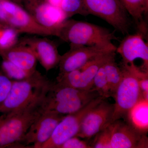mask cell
I'll use <instances>...</instances> for the list:
<instances>
[{
  "instance_id": "1",
  "label": "cell",
  "mask_w": 148,
  "mask_h": 148,
  "mask_svg": "<svg viewBox=\"0 0 148 148\" xmlns=\"http://www.w3.org/2000/svg\"><path fill=\"white\" fill-rule=\"evenodd\" d=\"M49 86L27 106L0 116V148H17L40 114L42 103Z\"/></svg>"
},
{
  "instance_id": "2",
  "label": "cell",
  "mask_w": 148,
  "mask_h": 148,
  "mask_svg": "<svg viewBox=\"0 0 148 148\" xmlns=\"http://www.w3.org/2000/svg\"><path fill=\"white\" fill-rule=\"evenodd\" d=\"M54 36L69 44L116 49L112 42L118 40L114 32L86 21L67 19L56 29Z\"/></svg>"
},
{
  "instance_id": "3",
  "label": "cell",
  "mask_w": 148,
  "mask_h": 148,
  "mask_svg": "<svg viewBox=\"0 0 148 148\" xmlns=\"http://www.w3.org/2000/svg\"><path fill=\"white\" fill-rule=\"evenodd\" d=\"M101 96L95 89L85 90L51 83L46 93L41 112L51 111L60 114H70L82 108L92 100Z\"/></svg>"
},
{
  "instance_id": "4",
  "label": "cell",
  "mask_w": 148,
  "mask_h": 148,
  "mask_svg": "<svg viewBox=\"0 0 148 148\" xmlns=\"http://www.w3.org/2000/svg\"><path fill=\"white\" fill-rule=\"evenodd\" d=\"M51 83L38 71L27 79L13 80L8 95L0 106V114L14 112L27 106L44 91Z\"/></svg>"
},
{
  "instance_id": "5",
  "label": "cell",
  "mask_w": 148,
  "mask_h": 148,
  "mask_svg": "<svg viewBox=\"0 0 148 148\" xmlns=\"http://www.w3.org/2000/svg\"><path fill=\"white\" fill-rule=\"evenodd\" d=\"M0 24L19 34L54 36L53 31L38 24L22 6L9 1L0 0Z\"/></svg>"
},
{
  "instance_id": "6",
  "label": "cell",
  "mask_w": 148,
  "mask_h": 148,
  "mask_svg": "<svg viewBox=\"0 0 148 148\" xmlns=\"http://www.w3.org/2000/svg\"><path fill=\"white\" fill-rule=\"evenodd\" d=\"M120 68L123 78L114 95L115 103L112 123L117 120L125 119L129 111L144 98L138 80L134 74L122 63Z\"/></svg>"
},
{
  "instance_id": "7",
  "label": "cell",
  "mask_w": 148,
  "mask_h": 148,
  "mask_svg": "<svg viewBox=\"0 0 148 148\" xmlns=\"http://www.w3.org/2000/svg\"><path fill=\"white\" fill-rule=\"evenodd\" d=\"M88 14L102 18L122 34H128L129 18L120 0H83Z\"/></svg>"
},
{
  "instance_id": "8",
  "label": "cell",
  "mask_w": 148,
  "mask_h": 148,
  "mask_svg": "<svg viewBox=\"0 0 148 148\" xmlns=\"http://www.w3.org/2000/svg\"><path fill=\"white\" fill-rule=\"evenodd\" d=\"M104 99L105 98L100 96L77 112L65 116L57 125L50 138L41 148H59L67 140L76 136L85 116Z\"/></svg>"
},
{
  "instance_id": "9",
  "label": "cell",
  "mask_w": 148,
  "mask_h": 148,
  "mask_svg": "<svg viewBox=\"0 0 148 148\" xmlns=\"http://www.w3.org/2000/svg\"><path fill=\"white\" fill-rule=\"evenodd\" d=\"M65 116L51 111L41 112L18 143L17 148H41Z\"/></svg>"
},
{
  "instance_id": "10",
  "label": "cell",
  "mask_w": 148,
  "mask_h": 148,
  "mask_svg": "<svg viewBox=\"0 0 148 148\" xmlns=\"http://www.w3.org/2000/svg\"><path fill=\"white\" fill-rule=\"evenodd\" d=\"M115 52L116 51H111L100 56L79 69L58 74L56 82L82 90L92 89L93 79L98 70Z\"/></svg>"
},
{
  "instance_id": "11",
  "label": "cell",
  "mask_w": 148,
  "mask_h": 148,
  "mask_svg": "<svg viewBox=\"0 0 148 148\" xmlns=\"http://www.w3.org/2000/svg\"><path fill=\"white\" fill-rule=\"evenodd\" d=\"M70 49L61 55L58 64L59 73H64L80 69L100 56L116 49L111 48L70 44Z\"/></svg>"
},
{
  "instance_id": "12",
  "label": "cell",
  "mask_w": 148,
  "mask_h": 148,
  "mask_svg": "<svg viewBox=\"0 0 148 148\" xmlns=\"http://www.w3.org/2000/svg\"><path fill=\"white\" fill-rule=\"evenodd\" d=\"M114 104L102 100L86 115L83 120L77 137L90 139L112 123Z\"/></svg>"
},
{
  "instance_id": "13",
  "label": "cell",
  "mask_w": 148,
  "mask_h": 148,
  "mask_svg": "<svg viewBox=\"0 0 148 148\" xmlns=\"http://www.w3.org/2000/svg\"><path fill=\"white\" fill-rule=\"evenodd\" d=\"M23 7L32 18L43 27L56 29L68 19L60 8L51 5L46 0H23Z\"/></svg>"
},
{
  "instance_id": "14",
  "label": "cell",
  "mask_w": 148,
  "mask_h": 148,
  "mask_svg": "<svg viewBox=\"0 0 148 148\" xmlns=\"http://www.w3.org/2000/svg\"><path fill=\"white\" fill-rule=\"evenodd\" d=\"M111 148H147V135L140 133L125 121L117 120L109 125Z\"/></svg>"
},
{
  "instance_id": "15",
  "label": "cell",
  "mask_w": 148,
  "mask_h": 148,
  "mask_svg": "<svg viewBox=\"0 0 148 148\" xmlns=\"http://www.w3.org/2000/svg\"><path fill=\"white\" fill-rule=\"evenodd\" d=\"M18 42L30 48L40 64L46 71L58 65L61 55L55 42L46 38L27 36L18 40Z\"/></svg>"
},
{
  "instance_id": "16",
  "label": "cell",
  "mask_w": 148,
  "mask_h": 148,
  "mask_svg": "<svg viewBox=\"0 0 148 148\" xmlns=\"http://www.w3.org/2000/svg\"><path fill=\"white\" fill-rule=\"evenodd\" d=\"M145 37L138 32L134 34H127L116 47V52L121 56L123 64H132L137 58L142 59L143 64L140 68L148 72V44L145 42Z\"/></svg>"
},
{
  "instance_id": "17",
  "label": "cell",
  "mask_w": 148,
  "mask_h": 148,
  "mask_svg": "<svg viewBox=\"0 0 148 148\" xmlns=\"http://www.w3.org/2000/svg\"><path fill=\"white\" fill-rule=\"evenodd\" d=\"M0 56L32 75L37 71V60L30 48L17 43L12 47L0 50Z\"/></svg>"
},
{
  "instance_id": "18",
  "label": "cell",
  "mask_w": 148,
  "mask_h": 148,
  "mask_svg": "<svg viewBox=\"0 0 148 148\" xmlns=\"http://www.w3.org/2000/svg\"><path fill=\"white\" fill-rule=\"evenodd\" d=\"M127 14L132 16L137 26L138 32L146 37L147 24L144 16L147 14L148 0H120Z\"/></svg>"
},
{
  "instance_id": "19",
  "label": "cell",
  "mask_w": 148,
  "mask_h": 148,
  "mask_svg": "<svg viewBox=\"0 0 148 148\" xmlns=\"http://www.w3.org/2000/svg\"><path fill=\"white\" fill-rule=\"evenodd\" d=\"M148 100L141 99L127 114L125 119L133 128L147 135L148 130Z\"/></svg>"
},
{
  "instance_id": "20",
  "label": "cell",
  "mask_w": 148,
  "mask_h": 148,
  "mask_svg": "<svg viewBox=\"0 0 148 148\" xmlns=\"http://www.w3.org/2000/svg\"><path fill=\"white\" fill-rule=\"evenodd\" d=\"M115 56L116 53H114L103 65L110 87L111 97L112 98L123 78L121 68L116 62Z\"/></svg>"
},
{
  "instance_id": "21",
  "label": "cell",
  "mask_w": 148,
  "mask_h": 148,
  "mask_svg": "<svg viewBox=\"0 0 148 148\" xmlns=\"http://www.w3.org/2000/svg\"><path fill=\"white\" fill-rule=\"evenodd\" d=\"M59 8L68 19L76 14L88 15L83 0H62Z\"/></svg>"
},
{
  "instance_id": "22",
  "label": "cell",
  "mask_w": 148,
  "mask_h": 148,
  "mask_svg": "<svg viewBox=\"0 0 148 148\" xmlns=\"http://www.w3.org/2000/svg\"><path fill=\"white\" fill-rule=\"evenodd\" d=\"M103 65L98 70L94 77L92 88L97 90L100 95L106 99L111 97V93Z\"/></svg>"
},
{
  "instance_id": "23",
  "label": "cell",
  "mask_w": 148,
  "mask_h": 148,
  "mask_svg": "<svg viewBox=\"0 0 148 148\" xmlns=\"http://www.w3.org/2000/svg\"><path fill=\"white\" fill-rule=\"evenodd\" d=\"M1 69L9 78L13 81L27 79L32 76L10 61L3 59L2 62Z\"/></svg>"
},
{
  "instance_id": "24",
  "label": "cell",
  "mask_w": 148,
  "mask_h": 148,
  "mask_svg": "<svg viewBox=\"0 0 148 148\" xmlns=\"http://www.w3.org/2000/svg\"><path fill=\"white\" fill-rule=\"evenodd\" d=\"M19 34L14 29L2 27L0 29V50L8 49L18 42Z\"/></svg>"
},
{
  "instance_id": "25",
  "label": "cell",
  "mask_w": 148,
  "mask_h": 148,
  "mask_svg": "<svg viewBox=\"0 0 148 148\" xmlns=\"http://www.w3.org/2000/svg\"><path fill=\"white\" fill-rule=\"evenodd\" d=\"M123 64L136 77L143 97L148 100V72L143 71L140 67L136 66L134 63L130 64Z\"/></svg>"
},
{
  "instance_id": "26",
  "label": "cell",
  "mask_w": 148,
  "mask_h": 148,
  "mask_svg": "<svg viewBox=\"0 0 148 148\" xmlns=\"http://www.w3.org/2000/svg\"><path fill=\"white\" fill-rule=\"evenodd\" d=\"M94 137L90 144L91 148H111L110 133L109 125Z\"/></svg>"
},
{
  "instance_id": "27",
  "label": "cell",
  "mask_w": 148,
  "mask_h": 148,
  "mask_svg": "<svg viewBox=\"0 0 148 148\" xmlns=\"http://www.w3.org/2000/svg\"><path fill=\"white\" fill-rule=\"evenodd\" d=\"M13 80L9 78L0 69V106L8 95Z\"/></svg>"
},
{
  "instance_id": "28",
  "label": "cell",
  "mask_w": 148,
  "mask_h": 148,
  "mask_svg": "<svg viewBox=\"0 0 148 148\" xmlns=\"http://www.w3.org/2000/svg\"><path fill=\"white\" fill-rule=\"evenodd\" d=\"M59 148H91V147L87 142L74 136L66 141Z\"/></svg>"
},
{
  "instance_id": "29",
  "label": "cell",
  "mask_w": 148,
  "mask_h": 148,
  "mask_svg": "<svg viewBox=\"0 0 148 148\" xmlns=\"http://www.w3.org/2000/svg\"><path fill=\"white\" fill-rule=\"evenodd\" d=\"M49 3L54 6L59 7L62 0H46Z\"/></svg>"
},
{
  "instance_id": "30",
  "label": "cell",
  "mask_w": 148,
  "mask_h": 148,
  "mask_svg": "<svg viewBox=\"0 0 148 148\" xmlns=\"http://www.w3.org/2000/svg\"><path fill=\"white\" fill-rule=\"evenodd\" d=\"M2 1H9L12 2L16 3L18 5L22 6V2L23 0H2Z\"/></svg>"
},
{
  "instance_id": "31",
  "label": "cell",
  "mask_w": 148,
  "mask_h": 148,
  "mask_svg": "<svg viewBox=\"0 0 148 148\" xmlns=\"http://www.w3.org/2000/svg\"><path fill=\"white\" fill-rule=\"evenodd\" d=\"M2 27V25H1V24H0V29H1V28Z\"/></svg>"
}]
</instances>
